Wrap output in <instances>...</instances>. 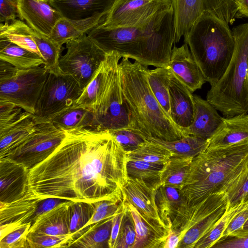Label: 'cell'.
I'll return each mask as SVG.
<instances>
[{
    "label": "cell",
    "instance_id": "54",
    "mask_svg": "<svg viewBox=\"0 0 248 248\" xmlns=\"http://www.w3.org/2000/svg\"><path fill=\"white\" fill-rule=\"evenodd\" d=\"M180 241V236L179 234L175 231L170 229L164 248H177Z\"/></svg>",
    "mask_w": 248,
    "mask_h": 248
},
{
    "label": "cell",
    "instance_id": "35",
    "mask_svg": "<svg viewBox=\"0 0 248 248\" xmlns=\"http://www.w3.org/2000/svg\"><path fill=\"white\" fill-rule=\"evenodd\" d=\"M32 29L20 19L0 23V37H3L16 45L41 55L32 37Z\"/></svg>",
    "mask_w": 248,
    "mask_h": 248
},
{
    "label": "cell",
    "instance_id": "31",
    "mask_svg": "<svg viewBox=\"0 0 248 248\" xmlns=\"http://www.w3.org/2000/svg\"><path fill=\"white\" fill-rule=\"evenodd\" d=\"M51 122L65 131L82 128L97 130L93 111L83 107H73L66 109L54 117Z\"/></svg>",
    "mask_w": 248,
    "mask_h": 248
},
{
    "label": "cell",
    "instance_id": "28",
    "mask_svg": "<svg viewBox=\"0 0 248 248\" xmlns=\"http://www.w3.org/2000/svg\"><path fill=\"white\" fill-rule=\"evenodd\" d=\"M114 216L88 226L77 232L72 236L67 248H109Z\"/></svg>",
    "mask_w": 248,
    "mask_h": 248
},
{
    "label": "cell",
    "instance_id": "48",
    "mask_svg": "<svg viewBox=\"0 0 248 248\" xmlns=\"http://www.w3.org/2000/svg\"><path fill=\"white\" fill-rule=\"evenodd\" d=\"M31 222L23 224L0 239V248H28L27 237Z\"/></svg>",
    "mask_w": 248,
    "mask_h": 248
},
{
    "label": "cell",
    "instance_id": "27",
    "mask_svg": "<svg viewBox=\"0 0 248 248\" xmlns=\"http://www.w3.org/2000/svg\"><path fill=\"white\" fill-rule=\"evenodd\" d=\"M106 16L98 14L80 20H72L62 17L56 24L49 38L62 46L69 40L87 34L102 23Z\"/></svg>",
    "mask_w": 248,
    "mask_h": 248
},
{
    "label": "cell",
    "instance_id": "45",
    "mask_svg": "<svg viewBox=\"0 0 248 248\" xmlns=\"http://www.w3.org/2000/svg\"><path fill=\"white\" fill-rule=\"evenodd\" d=\"M13 103L0 101V132L8 129L29 114Z\"/></svg>",
    "mask_w": 248,
    "mask_h": 248
},
{
    "label": "cell",
    "instance_id": "6",
    "mask_svg": "<svg viewBox=\"0 0 248 248\" xmlns=\"http://www.w3.org/2000/svg\"><path fill=\"white\" fill-rule=\"evenodd\" d=\"M48 74L44 66L19 69L0 60V101L13 103L34 114Z\"/></svg>",
    "mask_w": 248,
    "mask_h": 248
},
{
    "label": "cell",
    "instance_id": "32",
    "mask_svg": "<svg viewBox=\"0 0 248 248\" xmlns=\"http://www.w3.org/2000/svg\"><path fill=\"white\" fill-rule=\"evenodd\" d=\"M194 157L172 156L165 164L161 174V186L180 190L186 178L191 163Z\"/></svg>",
    "mask_w": 248,
    "mask_h": 248
},
{
    "label": "cell",
    "instance_id": "49",
    "mask_svg": "<svg viewBox=\"0 0 248 248\" xmlns=\"http://www.w3.org/2000/svg\"><path fill=\"white\" fill-rule=\"evenodd\" d=\"M20 18L17 0H0V23L10 22Z\"/></svg>",
    "mask_w": 248,
    "mask_h": 248
},
{
    "label": "cell",
    "instance_id": "47",
    "mask_svg": "<svg viewBox=\"0 0 248 248\" xmlns=\"http://www.w3.org/2000/svg\"><path fill=\"white\" fill-rule=\"evenodd\" d=\"M123 201L124 199L121 202L104 200L93 202L94 206V214L82 229L115 215L122 207Z\"/></svg>",
    "mask_w": 248,
    "mask_h": 248
},
{
    "label": "cell",
    "instance_id": "53",
    "mask_svg": "<svg viewBox=\"0 0 248 248\" xmlns=\"http://www.w3.org/2000/svg\"><path fill=\"white\" fill-rule=\"evenodd\" d=\"M123 209L124 201L122 207L119 211V212L114 216L113 219L111 235L109 241V248H114L115 243L116 242L120 231V228L123 216Z\"/></svg>",
    "mask_w": 248,
    "mask_h": 248
},
{
    "label": "cell",
    "instance_id": "23",
    "mask_svg": "<svg viewBox=\"0 0 248 248\" xmlns=\"http://www.w3.org/2000/svg\"><path fill=\"white\" fill-rule=\"evenodd\" d=\"M71 202L61 203L40 215L31 225L28 233L72 237L69 232V207Z\"/></svg>",
    "mask_w": 248,
    "mask_h": 248
},
{
    "label": "cell",
    "instance_id": "16",
    "mask_svg": "<svg viewBox=\"0 0 248 248\" xmlns=\"http://www.w3.org/2000/svg\"><path fill=\"white\" fill-rule=\"evenodd\" d=\"M169 67L192 93L206 82L186 43L180 47L173 46Z\"/></svg>",
    "mask_w": 248,
    "mask_h": 248
},
{
    "label": "cell",
    "instance_id": "39",
    "mask_svg": "<svg viewBox=\"0 0 248 248\" xmlns=\"http://www.w3.org/2000/svg\"><path fill=\"white\" fill-rule=\"evenodd\" d=\"M163 165L141 160H129L127 164L128 177L143 181L157 189L161 186Z\"/></svg>",
    "mask_w": 248,
    "mask_h": 248
},
{
    "label": "cell",
    "instance_id": "4",
    "mask_svg": "<svg viewBox=\"0 0 248 248\" xmlns=\"http://www.w3.org/2000/svg\"><path fill=\"white\" fill-rule=\"evenodd\" d=\"M184 38L206 81L214 85L225 72L234 51V39L229 25L205 13Z\"/></svg>",
    "mask_w": 248,
    "mask_h": 248
},
{
    "label": "cell",
    "instance_id": "21",
    "mask_svg": "<svg viewBox=\"0 0 248 248\" xmlns=\"http://www.w3.org/2000/svg\"><path fill=\"white\" fill-rule=\"evenodd\" d=\"M115 0H49L62 17L72 20L88 18L98 14L108 15Z\"/></svg>",
    "mask_w": 248,
    "mask_h": 248
},
{
    "label": "cell",
    "instance_id": "5",
    "mask_svg": "<svg viewBox=\"0 0 248 248\" xmlns=\"http://www.w3.org/2000/svg\"><path fill=\"white\" fill-rule=\"evenodd\" d=\"M232 32L235 45L231 61L206 96L226 117L248 113V22L234 27Z\"/></svg>",
    "mask_w": 248,
    "mask_h": 248
},
{
    "label": "cell",
    "instance_id": "33",
    "mask_svg": "<svg viewBox=\"0 0 248 248\" xmlns=\"http://www.w3.org/2000/svg\"><path fill=\"white\" fill-rule=\"evenodd\" d=\"M148 140L157 143L169 150L172 156H186L195 157L207 147L208 140L192 135L172 141H167L149 138Z\"/></svg>",
    "mask_w": 248,
    "mask_h": 248
},
{
    "label": "cell",
    "instance_id": "22",
    "mask_svg": "<svg viewBox=\"0 0 248 248\" xmlns=\"http://www.w3.org/2000/svg\"><path fill=\"white\" fill-rule=\"evenodd\" d=\"M174 43H178L198 19L208 11V0H171Z\"/></svg>",
    "mask_w": 248,
    "mask_h": 248
},
{
    "label": "cell",
    "instance_id": "52",
    "mask_svg": "<svg viewBox=\"0 0 248 248\" xmlns=\"http://www.w3.org/2000/svg\"><path fill=\"white\" fill-rule=\"evenodd\" d=\"M67 201H68V200L57 198H49L42 199L39 202L31 225L34 223L36 219L42 214L51 210L59 204Z\"/></svg>",
    "mask_w": 248,
    "mask_h": 248
},
{
    "label": "cell",
    "instance_id": "51",
    "mask_svg": "<svg viewBox=\"0 0 248 248\" xmlns=\"http://www.w3.org/2000/svg\"><path fill=\"white\" fill-rule=\"evenodd\" d=\"M212 248H248V234L239 237L228 236L221 238Z\"/></svg>",
    "mask_w": 248,
    "mask_h": 248
},
{
    "label": "cell",
    "instance_id": "13",
    "mask_svg": "<svg viewBox=\"0 0 248 248\" xmlns=\"http://www.w3.org/2000/svg\"><path fill=\"white\" fill-rule=\"evenodd\" d=\"M88 36L107 53H117L121 58L134 60L140 63L141 27L98 26L87 33Z\"/></svg>",
    "mask_w": 248,
    "mask_h": 248
},
{
    "label": "cell",
    "instance_id": "7",
    "mask_svg": "<svg viewBox=\"0 0 248 248\" xmlns=\"http://www.w3.org/2000/svg\"><path fill=\"white\" fill-rule=\"evenodd\" d=\"M140 63L155 67H167L174 43L172 8L158 13L141 27Z\"/></svg>",
    "mask_w": 248,
    "mask_h": 248
},
{
    "label": "cell",
    "instance_id": "46",
    "mask_svg": "<svg viewBox=\"0 0 248 248\" xmlns=\"http://www.w3.org/2000/svg\"><path fill=\"white\" fill-rule=\"evenodd\" d=\"M109 132L128 152L137 149L146 140L137 131L131 128L120 129Z\"/></svg>",
    "mask_w": 248,
    "mask_h": 248
},
{
    "label": "cell",
    "instance_id": "36",
    "mask_svg": "<svg viewBox=\"0 0 248 248\" xmlns=\"http://www.w3.org/2000/svg\"><path fill=\"white\" fill-rule=\"evenodd\" d=\"M248 206V199L228 207L223 216L195 244L194 248H209L221 238L222 235L232 218L241 210Z\"/></svg>",
    "mask_w": 248,
    "mask_h": 248
},
{
    "label": "cell",
    "instance_id": "30",
    "mask_svg": "<svg viewBox=\"0 0 248 248\" xmlns=\"http://www.w3.org/2000/svg\"><path fill=\"white\" fill-rule=\"evenodd\" d=\"M37 124L29 113L8 129L0 132V159L28 138L35 130Z\"/></svg>",
    "mask_w": 248,
    "mask_h": 248
},
{
    "label": "cell",
    "instance_id": "41",
    "mask_svg": "<svg viewBox=\"0 0 248 248\" xmlns=\"http://www.w3.org/2000/svg\"><path fill=\"white\" fill-rule=\"evenodd\" d=\"M94 212L93 202L71 201L69 207L70 234L73 236L83 228Z\"/></svg>",
    "mask_w": 248,
    "mask_h": 248
},
{
    "label": "cell",
    "instance_id": "10",
    "mask_svg": "<svg viewBox=\"0 0 248 248\" xmlns=\"http://www.w3.org/2000/svg\"><path fill=\"white\" fill-rule=\"evenodd\" d=\"M119 61L115 63L94 111L99 131L131 128L129 114L121 90Z\"/></svg>",
    "mask_w": 248,
    "mask_h": 248
},
{
    "label": "cell",
    "instance_id": "43",
    "mask_svg": "<svg viewBox=\"0 0 248 248\" xmlns=\"http://www.w3.org/2000/svg\"><path fill=\"white\" fill-rule=\"evenodd\" d=\"M225 192L230 206L248 199V164L230 183Z\"/></svg>",
    "mask_w": 248,
    "mask_h": 248
},
{
    "label": "cell",
    "instance_id": "40",
    "mask_svg": "<svg viewBox=\"0 0 248 248\" xmlns=\"http://www.w3.org/2000/svg\"><path fill=\"white\" fill-rule=\"evenodd\" d=\"M172 156V153L162 146L146 140L137 149L128 152L129 160H141L164 165Z\"/></svg>",
    "mask_w": 248,
    "mask_h": 248
},
{
    "label": "cell",
    "instance_id": "25",
    "mask_svg": "<svg viewBox=\"0 0 248 248\" xmlns=\"http://www.w3.org/2000/svg\"><path fill=\"white\" fill-rule=\"evenodd\" d=\"M121 57L115 52L108 53L92 80L84 89L74 107H83L93 111L109 78L115 63Z\"/></svg>",
    "mask_w": 248,
    "mask_h": 248
},
{
    "label": "cell",
    "instance_id": "15",
    "mask_svg": "<svg viewBox=\"0 0 248 248\" xmlns=\"http://www.w3.org/2000/svg\"><path fill=\"white\" fill-rule=\"evenodd\" d=\"M19 19L25 20L33 30L49 37L61 15L49 0H17Z\"/></svg>",
    "mask_w": 248,
    "mask_h": 248
},
{
    "label": "cell",
    "instance_id": "37",
    "mask_svg": "<svg viewBox=\"0 0 248 248\" xmlns=\"http://www.w3.org/2000/svg\"><path fill=\"white\" fill-rule=\"evenodd\" d=\"M171 70L169 67L148 69L147 79L155 97L165 110L170 115L169 84Z\"/></svg>",
    "mask_w": 248,
    "mask_h": 248
},
{
    "label": "cell",
    "instance_id": "11",
    "mask_svg": "<svg viewBox=\"0 0 248 248\" xmlns=\"http://www.w3.org/2000/svg\"><path fill=\"white\" fill-rule=\"evenodd\" d=\"M66 135L65 131L51 122L37 124L35 131L3 158L12 159L30 170L51 155Z\"/></svg>",
    "mask_w": 248,
    "mask_h": 248
},
{
    "label": "cell",
    "instance_id": "9",
    "mask_svg": "<svg viewBox=\"0 0 248 248\" xmlns=\"http://www.w3.org/2000/svg\"><path fill=\"white\" fill-rule=\"evenodd\" d=\"M83 91L71 76L49 73L36 105L35 122H51L61 112L74 107Z\"/></svg>",
    "mask_w": 248,
    "mask_h": 248
},
{
    "label": "cell",
    "instance_id": "42",
    "mask_svg": "<svg viewBox=\"0 0 248 248\" xmlns=\"http://www.w3.org/2000/svg\"><path fill=\"white\" fill-rule=\"evenodd\" d=\"M136 237L135 223L125 201L119 234L114 248H133Z\"/></svg>",
    "mask_w": 248,
    "mask_h": 248
},
{
    "label": "cell",
    "instance_id": "2",
    "mask_svg": "<svg viewBox=\"0 0 248 248\" xmlns=\"http://www.w3.org/2000/svg\"><path fill=\"white\" fill-rule=\"evenodd\" d=\"M248 164V139L229 146L206 148L191 163L179 190L180 204L174 219L209 195L225 191Z\"/></svg>",
    "mask_w": 248,
    "mask_h": 248
},
{
    "label": "cell",
    "instance_id": "24",
    "mask_svg": "<svg viewBox=\"0 0 248 248\" xmlns=\"http://www.w3.org/2000/svg\"><path fill=\"white\" fill-rule=\"evenodd\" d=\"M41 200L30 189L24 196L15 201L0 202V225L12 224L18 227L26 223H32Z\"/></svg>",
    "mask_w": 248,
    "mask_h": 248
},
{
    "label": "cell",
    "instance_id": "38",
    "mask_svg": "<svg viewBox=\"0 0 248 248\" xmlns=\"http://www.w3.org/2000/svg\"><path fill=\"white\" fill-rule=\"evenodd\" d=\"M32 37L44 60V67L49 73L62 74L59 60L62 46L49 37L41 34L32 29Z\"/></svg>",
    "mask_w": 248,
    "mask_h": 248
},
{
    "label": "cell",
    "instance_id": "12",
    "mask_svg": "<svg viewBox=\"0 0 248 248\" xmlns=\"http://www.w3.org/2000/svg\"><path fill=\"white\" fill-rule=\"evenodd\" d=\"M171 7V0H115L99 26L140 27L157 13Z\"/></svg>",
    "mask_w": 248,
    "mask_h": 248
},
{
    "label": "cell",
    "instance_id": "19",
    "mask_svg": "<svg viewBox=\"0 0 248 248\" xmlns=\"http://www.w3.org/2000/svg\"><path fill=\"white\" fill-rule=\"evenodd\" d=\"M124 201L135 225L136 237L133 248H164L170 229L147 219L132 204Z\"/></svg>",
    "mask_w": 248,
    "mask_h": 248
},
{
    "label": "cell",
    "instance_id": "3",
    "mask_svg": "<svg viewBox=\"0 0 248 248\" xmlns=\"http://www.w3.org/2000/svg\"><path fill=\"white\" fill-rule=\"evenodd\" d=\"M147 65L123 58L119 63L123 98L130 119L131 129L145 139L153 138L172 141L188 136L162 108L147 79Z\"/></svg>",
    "mask_w": 248,
    "mask_h": 248
},
{
    "label": "cell",
    "instance_id": "17",
    "mask_svg": "<svg viewBox=\"0 0 248 248\" xmlns=\"http://www.w3.org/2000/svg\"><path fill=\"white\" fill-rule=\"evenodd\" d=\"M156 189L141 180L128 177L123 188V199L132 204L147 219L167 227L162 221L156 206Z\"/></svg>",
    "mask_w": 248,
    "mask_h": 248
},
{
    "label": "cell",
    "instance_id": "44",
    "mask_svg": "<svg viewBox=\"0 0 248 248\" xmlns=\"http://www.w3.org/2000/svg\"><path fill=\"white\" fill-rule=\"evenodd\" d=\"M71 235L52 236L36 233H28L27 237L28 248H67Z\"/></svg>",
    "mask_w": 248,
    "mask_h": 248
},
{
    "label": "cell",
    "instance_id": "20",
    "mask_svg": "<svg viewBox=\"0 0 248 248\" xmlns=\"http://www.w3.org/2000/svg\"><path fill=\"white\" fill-rule=\"evenodd\" d=\"M193 121L185 131L188 135L208 140L218 130L224 118L218 114L217 110L207 100L197 95H193Z\"/></svg>",
    "mask_w": 248,
    "mask_h": 248
},
{
    "label": "cell",
    "instance_id": "29",
    "mask_svg": "<svg viewBox=\"0 0 248 248\" xmlns=\"http://www.w3.org/2000/svg\"><path fill=\"white\" fill-rule=\"evenodd\" d=\"M0 60L19 69L44 65L45 62L37 54L24 48L3 37H0Z\"/></svg>",
    "mask_w": 248,
    "mask_h": 248
},
{
    "label": "cell",
    "instance_id": "50",
    "mask_svg": "<svg viewBox=\"0 0 248 248\" xmlns=\"http://www.w3.org/2000/svg\"><path fill=\"white\" fill-rule=\"evenodd\" d=\"M248 219V206L241 210L232 218L223 233L221 238L234 235L242 228Z\"/></svg>",
    "mask_w": 248,
    "mask_h": 248
},
{
    "label": "cell",
    "instance_id": "1",
    "mask_svg": "<svg viewBox=\"0 0 248 248\" xmlns=\"http://www.w3.org/2000/svg\"><path fill=\"white\" fill-rule=\"evenodd\" d=\"M66 132L53 153L29 170V189L42 199L123 201L128 152L109 131L82 128Z\"/></svg>",
    "mask_w": 248,
    "mask_h": 248
},
{
    "label": "cell",
    "instance_id": "55",
    "mask_svg": "<svg viewBox=\"0 0 248 248\" xmlns=\"http://www.w3.org/2000/svg\"><path fill=\"white\" fill-rule=\"evenodd\" d=\"M248 234V219L243 225L242 228L232 236L239 237Z\"/></svg>",
    "mask_w": 248,
    "mask_h": 248
},
{
    "label": "cell",
    "instance_id": "34",
    "mask_svg": "<svg viewBox=\"0 0 248 248\" xmlns=\"http://www.w3.org/2000/svg\"><path fill=\"white\" fill-rule=\"evenodd\" d=\"M155 201L162 221L170 229L180 204L179 190L170 186H160L156 189Z\"/></svg>",
    "mask_w": 248,
    "mask_h": 248
},
{
    "label": "cell",
    "instance_id": "26",
    "mask_svg": "<svg viewBox=\"0 0 248 248\" xmlns=\"http://www.w3.org/2000/svg\"><path fill=\"white\" fill-rule=\"evenodd\" d=\"M248 139V113L224 118L215 134L208 140L207 148L234 144Z\"/></svg>",
    "mask_w": 248,
    "mask_h": 248
},
{
    "label": "cell",
    "instance_id": "14",
    "mask_svg": "<svg viewBox=\"0 0 248 248\" xmlns=\"http://www.w3.org/2000/svg\"><path fill=\"white\" fill-rule=\"evenodd\" d=\"M29 172L22 164L8 158L0 159V202H13L29 191Z\"/></svg>",
    "mask_w": 248,
    "mask_h": 248
},
{
    "label": "cell",
    "instance_id": "18",
    "mask_svg": "<svg viewBox=\"0 0 248 248\" xmlns=\"http://www.w3.org/2000/svg\"><path fill=\"white\" fill-rule=\"evenodd\" d=\"M169 89L170 117L175 124L185 130L194 119L193 95L171 71Z\"/></svg>",
    "mask_w": 248,
    "mask_h": 248
},
{
    "label": "cell",
    "instance_id": "8",
    "mask_svg": "<svg viewBox=\"0 0 248 248\" xmlns=\"http://www.w3.org/2000/svg\"><path fill=\"white\" fill-rule=\"evenodd\" d=\"M66 52L60 57L59 66L63 74L71 76L84 90L95 76L108 53L86 34L68 41Z\"/></svg>",
    "mask_w": 248,
    "mask_h": 248
}]
</instances>
